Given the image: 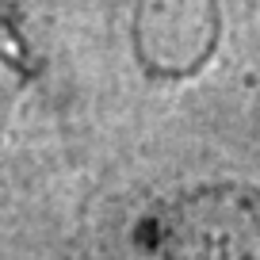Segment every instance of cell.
Returning a JSON list of instances; mask_svg holds the SVG:
<instances>
[{"instance_id": "3957f363", "label": "cell", "mask_w": 260, "mask_h": 260, "mask_svg": "<svg viewBox=\"0 0 260 260\" xmlns=\"http://www.w3.org/2000/svg\"><path fill=\"white\" fill-rule=\"evenodd\" d=\"M31 81V69L23 61V50L16 46L12 35H0V134L8 130L12 115H16V100Z\"/></svg>"}, {"instance_id": "7a4b0ae2", "label": "cell", "mask_w": 260, "mask_h": 260, "mask_svg": "<svg viewBox=\"0 0 260 260\" xmlns=\"http://www.w3.org/2000/svg\"><path fill=\"white\" fill-rule=\"evenodd\" d=\"M226 0H134L130 46L142 77L165 92L195 88L226 50Z\"/></svg>"}, {"instance_id": "6da1fadb", "label": "cell", "mask_w": 260, "mask_h": 260, "mask_svg": "<svg viewBox=\"0 0 260 260\" xmlns=\"http://www.w3.org/2000/svg\"><path fill=\"white\" fill-rule=\"evenodd\" d=\"M119 249L122 260H260V146L222 134L142 161Z\"/></svg>"}]
</instances>
